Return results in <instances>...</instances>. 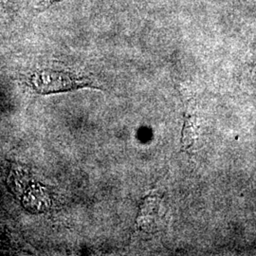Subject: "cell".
I'll list each match as a JSON object with an SVG mask.
<instances>
[{
	"instance_id": "obj_1",
	"label": "cell",
	"mask_w": 256,
	"mask_h": 256,
	"mask_svg": "<svg viewBox=\"0 0 256 256\" xmlns=\"http://www.w3.org/2000/svg\"><path fill=\"white\" fill-rule=\"evenodd\" d=\"M32 82L34 90L41 94L70 92L92 86L90 80L86 77L52 70H45L37 72L34 75Z\"/></svg>"
},
{
	"instance_id": "obj_2",
	"label": "cell",
	"mask_w": 256,
	"mask_h": 256,
	"mask_svg": "<svg viewBox=\"0 0 256 256\" xmlns=\"http://www.w3.org/2000/svg\"><path fill=\"white\" fill-rule=\"evenodd\" d=\"M61 0H43L41 3V10L46 9L48 7H50V5H52L55 2H58Z\"/></svg>"
}]
</instances>
